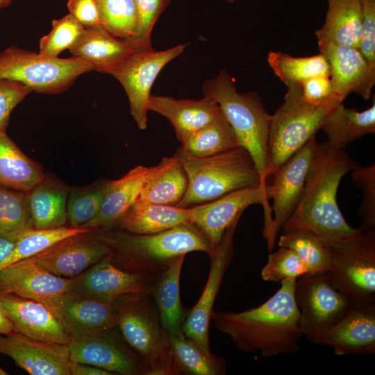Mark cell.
Instances as JSON below:
<instances>
[{"label": "cell", "instance_id": "1", "mask_svg": "<svg viewBox=\"0 0 375 375\" xmlns=\"http://www.w3.org/2000/svg\"><path fill=\"white\" fill-rule=\"evenodd\" d=\"M296 281L282 280L278 290L258 307L212 311L215 328L244 352H260L265 358L297 353L303 333L294 298Z\"/></svg>", "mask_w": 375, "mask_h": 375}, {"label": "cell", "instance_id": "2", "mask_svg": "<svg viewBox=\"0 0 375 375\" xmlns=\"http://www.w3.org/2000/svg\"><path fill=\"white\" fill-rule=\"evenodd\" d=\"M355 162L344 149L317 142L300 199L281 228L303 229L331 238L358 232L346 222L336 200L340 183Z\"/></svg>", "mask_w": 375, "mask_h": 375}, {"label": "cell", "instance_id": "3", "mask_svg": "<svg viewBox=\"0 0 375 375\" xmlns=\"http://www.w3.org/2000/svg\"><path fill=\"white\" fill-rule=\"evenodd\" d=\"M97 237L112 250V261L118 260L122 269L158 274L177 258L192 251L213 250L199 230L190 222L151 234H133L120 230H102Z\"/></svg>", "mask_w": 375, "mask_h": 375}, {"label": "cell", "instance_id": "4", "mask_svg": "<svg viewBox=\"0 0 375 375\" xmlns=\"http://www.w3.org/2000/svg\"><path fill=\"white\" fill-rule=\"evenodd\" d=\"M204 97L213 99L219 105L236 134L241 147L251 155L266 187L269 165V115L260 97L254 92L240 93L233 79L222 69L202 86Z\"/></svg>", "mask_w": 375, "mask_h": 375}, {"label": "cell", "instance_id": "5", "mask_svg": "<svg viewBox=\"0 0 375 375\" xmlns=\"http://www.w3.org/2000/svg\"><path fill=\"white\" fill-rule=\"evenodd\" d=\"M117 326L144 366V375L181 374L169 333L164 328L150 293L130 294L113 303Z\"/></svg>", "mask_w": 375, "mask_h": 375}, {"label": "cell", "instance_id": "6", "mask_svg": "<svg viewBox=\"0 0 375 375\" xmlns=\"http://www.w3.org/2000/svg\"><path fill=\"white\" fill-rule=\"evenodd\" d=\"M175 155L188 180L185 194L177 207L191 208L260 184L255 163L242 147L204 158L188 156L178 149Z\"/></svg>", "mask_w": 375, "mask_h": 375}, {"label": "cell", "instance_id": "7", "mask_svg": "<svg viewBox=\"0 0 375 375\" xmlns=\"http://www.w3.org/2000/svg\"><path fill=\"white\" fill-rule=\"evenodd\" d=\"M287 88L283 103L271 115L267 176L316 135L326 116L341 103L310 105L302 99L297 84Z\"/></svg>", "mask_w": 375, "mask_h": 375}, {"label": "cell", "instance_id": "8", "mask_svg": "<svg viewBox=\"0 0 375 375\" xmlns=\"http://www.w3.org/2000/svg\"><path fill=\"white\" fill-rule=\"evenodd\" d=\"M331 260V279L353 303L375 300V229L340 237L319 236Z\"/></svg>", "mask_w": 375, "mask_h": 375}, {"label": "cell", "instance_id": "9", "mask_svg": "<svg viewBox=\"0 0 375 375\" xmlns=\"http://www.w3.org/2000/svg\"><path fill=\"white\" fill-rule=\"evenodd\" d=\"M93 70L90 62L75 56L49 57L15 47L0 53V78L19 82L40 93L62 92L80 75Z\"/></svg>", "mask_w": 375, "mask_h": 375}, {"label": "cell", "instance_id": "10", "mask_svg": "<svg viewBox=\"0 0 375 375\" xmlns=\"http://www.w3.org/2000/svg\"><path fill=\"white\" fill-rule=\"evenodd\" d=\"M294 298L303 335L315 344H319L322 336L353 304L333 284L329 272L299 276L295 283Z\"/></svg>", "mask_w": 375, "mask_h": 375}, {"label": "cell", "instance_id": "11", "mask_svg": "<svg viewBox=\"0 0 375 375\" xmlns=\"http://www.w3.org/2000/svg\"><path fill=\"white\" fill-rule=\"evenodd\" d=\"M188 46L181 44L167 50H135L109 74L117 79L128 96L130 113L138 127H147L151 89L162 69L181 55Z\"/></svg>", "mask_w": 375, "mask_h": 375}, {"label": "cell", "instance_id": "12", "mask_svg": "<svg viewBox=\"0 0 375 375\" xmlns=\"http://www.w3.org/2000/svg\"><path fill=\"white\" fill-rule=\"evenodd\" d=\"M253 204H261L265 212L263 235L271 226L272 209L265 188L260 184L235 190L213 201L190 208V222L205 237L213 252L226 230L239 220L245 209Z\"/></svg>", "mask_w": 375, "mask_h": 375}, {"label": "cell", "instance_id": "13", "mask_svg": "<svg viewBox=\"0 0 375 375\" xmlns=\"http://www.w3.org/2000/svg\"><path fill=\"white\" fill-rule=\"evenodd\" d=\"M317 143L316 135H314L272 174L274 176L272 183L266 185L267 197L268 200L273 199L271 209L274 217L265 237L269 251L274 249L280 230L292 215L300 199Z\"/></svg>", "mask_w": 375, "mask_h": 375}, {"label": "cell", "instance_id": "14", "mask_svg": "<svg viewBox=\"0 0 375 375\" xmlns=\"http://www.w3.org/2000/svg\"><path fill=\"white\" fill-rule=\"evenodd\" d=\"M0 294L39 301L53 312L75 292L73 278L56 276L26 258L0 270Z\"/></svg>", "mask_w": 375, "mask_h": 375}, {"label": "cell", "instance_id": "15", "mask_svg": "<svg viewBox=\"0 0 375 375\" xmlns=\"http://www.w3.org/2000/svg\"><path fill=\"white\" fill-rule=\"evenodd\" d=\"M115 328V327H114ZM109 330L70 336L67 344L71 361L90 365L114 374H144L143 362Z\"/></svg>", "mask_w": 375, "mask_h": 375}, {"label": "cell", "instance_id": "16", "mask_svg": "<svg viewBox=\"0 0 375 375\" xmlns=\"http://www.w3.org/2000/svg\"><path fill=\"white\" fill-rule=\"evenodd\" d=\"M239 220L226 230L219 245L210 256V269L206 285L197 303L186 313L182 325L185 335L207 351H210L209 327L212 308L224 273L233 258V236Z\"/></svg>", "mask_w": 375, "mask_h": 375}, {"label": "cell", "instance_id": "17", "mask_svg": "<svg viewBox=\"0 0 375 375\" xmlns=\"http://www.w3.org/2000/svg\"><path fill=\"white\" fill-rule=\"evenodd\" d=\"M157 275L122 269L112 262L110 254L92 265L79 278H73L74 291L113 303L126 294H151Z\"/></svg>", "mask_w": 375, "mask_h": 375}, {"label": "cell", "instance_id": "18", "mask_svg": "<svg viewBox=\"0 0 375 375\" xmlns=\"http://www.w3.org/2000/svg\"><path fill=\"white\" fill-rule=\"evenodd\" d=\"M175 159L174 155L162 158L156 165L135 166L120 178L111 181L99 212L82 228L93 231L112 228L124 213L139 199L146 184L168 169Z\"/></svg>", "mask_w": 375, "mask_h": 375}, {"label": "cell", "instance_id": "19", "mask_svg": "<svg viewBox=\"0 0 375 375\" xmlns=\"http://www.w3.org/2000/svg\"><path fill=\"white\" fill-rule=\"evenodd\" d=\"M0 353L31 375H70L67 344L35 340L15 331L0 335Z\"/></svg>", "mask_w": 375, "mask_h": 375}, {"label": "cell", "instance_id": "20", "mask_svg": "<svg viewBox=\"0 0 375 375\" xmlns=\"http://www.w3.org/2000/svg\"><path fill=\"white\" fill-rule=\"evenodd\" d=\"M318 47L329 64L330 78L338 99L343 102L352 92L369 99L375 83V70L359 49L332 42L318 43Z\"/></svg>", "mask_w": 375, "mask_h": 375}, {"label": "cell", "instance_id": "21", "mask_svg": "<svg viewBox=\"0 0 375 375\" xmlns=\"http://www.w3.org/2000/svg\"><path fill=\"white\" fill-rule=\"evenodd\" d=\"M337 355L375 353V300L353 304L320 338Z\"/></svg>", "mask_w": 375, "mask_h": 375}, {"label": "cell", "instance_id": "22", "mask_svg": "<svg viewBox=\"0 0 375 375\" xmlns=\"http://www.w3.org/2000/svg\"><path fill=\"white\" fill-rule=\"evenodd\" d=\"M84 234L62 240L28 258L56 276H76L112 253L108 245L97 236Z\"/></svg>", "mask_w": 375, "mask_h": 375}, {"label": "cell", "instance_id": "23", "mask_svg": "<svg viewBox=\"0 0 375 375\" xmlns=\"http://www.w3.org/2000/svg\"><path fill=\"white\" fill-rule=\"evenodd\" d=\"M0 307L15 331L44 342L67 344L70 335L53 310L42 303L11 294H0Z\"/></svg>", "mask_w": 375, "mask_h": 375}, {"label": "cell", "instance_id": "24", "mask_svg": "<svg viewBox=\"0 0 375 375\" xmlns=\"http://www.w3.org/2000/svg\"><path fill=\"white\" fill-rule=\"evenodd\" d=\"M148 110L165 117L173 126L178 140L209 124L221 112L217 103L209 97L192 100L151 95Z\"/></svg>", "mask_w": 375, "mask_h": 375}, {"label": "cell", "instance_id": "25", "mask_svg": "<svg viewBox=\"0 0 375 375\" xmlns=\"http://www.w3.org/2000/svg\"><path fill=\"white\" fill-rule=\"evenodd\" d=\"M53 312L70 336L96 333L117 326L114 304L90 297L80 298L74 294Z\"/></svg>", "mask_w": 375, "mask_h": 375}, {"label": "cell", "instance_id": "26", "mask_svg": "<svg viewBox=\"0 0 375 375\" xmlns=\"http://www.w3.org/2000/svg\"><path fill=\"white\" fill-rule=\"evenodd\" d=\"M135 51L128 42L114 36L101 25L85 28L69 49L73 56L88 61L94 70L107 74Z\"/></svg>", "mask_w": 375, "mask_h": 375}, {"label": "cell", "instance_id": "27", "mask_svg": "<svg viewBox=\"0 0 375 375\" xmlns=\"http://www.w3.org/2000/svg\"><path fill=\"white\" fill-rule=\"evenodd\" d=\"M188 222H190V208L160 205L138 199L114 227L133 234H151Z\"/></svg>", "mask_w": 375, "mask_h": 375}, {"label": "cell", "instance_id": "28", "mask_svg": "<svg viewBox=\"0 0 375 375\" xmlns=\"http://www.w3.org/2000/svg\"><path fill=\"white\" fill-rule=\"evenodd\" d=\"M69 190V187L45 175L26 192L33 228L51 229L65 226Z\"/></svg>", "mask_w": 375, "mask_h": 375}, {"label": "cell", "instance_id": "29", "mask_svg": "<svg viewBox=\"0 0 375 375\" xmlns=\"http://www.w3.org/2000/svg\"><path fill=\"white\" fill-rule=\"evenodd\" d=\"M362 19L361 0H328L325 23L315 31L318 43L332 42L358 49Z\"/></svg>", "mask_w": 375, "mask_h": 375}, {"label": "cell", "instance_id": "30", "mask_svg": "<svg viewBox=\"0 0 375 375\" xmlns=\"http://www.w3.org/2000/svg\"><path fill=\"white\" fill-rule=\"evenodd\" d=\"M319 130L326 135L327 142L337 149H344L353 140L374 133V100L371 107L362 112L340 103L326 116Z\"/></svg>", "mask_w": 375, "mask_h": 375}, {"label": "cell", "instance_id": "31", "mask_svg": "<svg viewBox=\"0 0 375 375\" xmlns=\"http://www.w3.org/2000/svg\"><path fill=\"white\" fill-rule=\"evenodd\" d=\"M185 256L174 260L159 273L155 280L151 295L164 328L172 333L182 328L186 313L180 299L179 283Z\"/></svg>", "mask_w": 375, "mask_h": 375}, {"label": "cell", "instance_id": "32", "mask_svg": "<svg viewBox=\"0 0 375 375\" xmlns=\"http://www.w3.org/2000/svg\"><path fill=\"white\" fill-rule=\"evenodd\" d=\"M44 176L42 168L20 150L6 131H0V185L26 192Z\"/></svg>", "mask_w": 375, "mask_h": 375}, {"label": "cell", "instance_id": "33", "mask_svg": "<svg viewBox=\"0 0 375 375\" xmlns=\"http://www.w3.org/2000/svg\"><path fill=\"white\" fill-rule=\"evenodd\" d=\"M179 141L181 145L178 149L195 158L208 157L241 147L236 134L222 112L213 121L185 135Z\"/></svg>", "mask_w": 375, "mask_h": 375}, {"label": "cell", "instance_id": "34", "mask_svg": "<svg viewBox=\"0 0 375 375\" xmlns=\"http://www.w3.org/2000/svg\"><path fill=\"white\" fill-rule=\"evenodd\" d=\"M175 360L181 374L223 375L226 362L220 356L207 351L187 338L182 328L169 333Z\"/></svg>", "mask_w": 375, "mask_h": 375}, {"label": "cell", "instance_id": "35", "mask_svg": "<svg viewBox=\"0 0 375 375\" xmlns=\"http://www.w3.org/2000/svg\"><path fill=\"white\" fill-rule=\"evenodd\" d=\"M279 247H287L296 252L304 264L307 274H320L331 270L327 248L320 237L303 229L283 230L278 240Z\"/></svg>", "mask_w": 375, "mask_h": 375}, {"label": "cell", "instance_id": "36", "mask_svg": "<svg viewBox=\"0 0 375 375\" xmlns=\"http://www.w3.org/2000/svg\"><path fill=\"white\" fill-rule=\"evenodd\" d=\"M267 62L274 74L287 86L298 84L311 77L330 76V67L322 53L296 57L280 51H271Z\"/></svg>", "mask_w": 375, "mask_h": 375}, {"label": "cell", "instance_id": "37", "mask_svg": "<svg viewBox=\"0 0 375 375\" xmlns=\"http://www.w3.org/2000/svg\"><path fill=\"white\" fill-rule=\"evenodd\" d=\"M92 231L90 228L72 226L27 230L17 237L12 252L0 263V270L15 262L35 256L62 240Z\"/></svg>", "mask_w": 375, "mask_h": 375}, {"label": "cell", "instance_id": "38", "mask_svg": "<svg viewBox=\"0 0 375 375\" xmlns=\"http://www.w3.org/2000/svg\"><path fill=\"white\" fill-rule=\"evenodd\" d=\"M188 185L187 174L176 156L174 162L168 169L146 184L138 199L156 204L177 206L185 194Z\"/></svg>", "mask_w": 375, "mask_h": 375}, {"label": "cell", "instance_id": "39", "mask_svg": "<svg viewBox=\"0 0 375 375\" xmlns=\"http://www.w3.org/2000/svg\"><path fill=\"white\" fill-rule=\"evenodd\" d=\"M110 181L101 179L85 187L69 188L67 219L72 227L82 228L97 215Z\"/></svg>", "mask_w": 375, "mask_h": 375}, {"label": "cell", "instance_id": "40", "mask_svg": "<svg viewBox=\"0 0 375 375\" xmlns=\"http://www.w3.org/2000/svg\"><path fill=\"white\" fill-rule=\"evenodd\" d=\"M33 228L26 192L0 185V235L17 238Z\"/></svg>", "mask_w": 375, "mask_h": 375}, {"label": "cell", "instance_id": "41", "mask_svg": "<svg viewBox=\"0 0 375 375\" xmlns=\"http://www.w3.org/2000/svg\"><path fill=\"white\" fill-rule=\"evenodd\" d=\"M101 25L114 36L131 41L137 27L134 0H97Z\"/></svg>", "mask_w": 375, "mask_h": 375}, {"label": "cell", "instance_id": "42", "mask_svg": "<svg viewBox=\"0 0 375 375\" xmlns=\"http://www.w3.org/2000/svg\"><path fill=\"white\" fill-rule=\"evenodd\" d=\"M85 27L70 13L52 21L51 32L40 40V51L56 58L65 49H70L78 41Z\"/></svg>", "mask_w": 375, "mask_h": 375}, {"label": "cell", "instance_id": "43", "mask_svg": "<svg viewBox=\"0 0 375 375\" xmlns=\"http://www.w3.org/2000/svg\"><path fill=\"white\" fill-rule=\"evenodd\" d=\"M307 269L294 251L287 247L270 253L260 275L265 281L281 282L285 278L297 279Z\"/></svg>", "mask_w": 375, "mask_h": 375}, {"label": "cell", "instance_id": "44", "mask_svg": "<svg viewBox=\"0 0 375 375\" xmlns=\"http://www.w3.org/2000/svg\"><path fill=\"white\" fill-rule=\"evenodd\" d=\"M137 12V27L128 42L135 50L152 49L151 33L161 13L171 0H134Z\"/></svg>", "mask_w": 375, "mask_h": 375}, {"label": "cell", "instance_id": "45", "mask_svg": "<svg viewBox=\"0 0 375 375\" xmlns=\"http://www.w3.org/2000/svg\"><path fill=\"white\" fill-rule=\"evenodd\" d=\"M350 172L353 183L363 192L359 209L362 219L359 229L362 231L375 229V165L361 167L355 162Z\"/></svg>", "mask_w": 375, "mask_h": 375}, {"label": "cell", "instance_id": "46", "mask_svg": "<svg viewBox=\"0 0 375 375\" xmlns=\"http://www.w3.org/2000/svg\"><path fill=\"white\" fill-rule=\"evenodd\" d=\"M302 99L313 106L342 103L335 97L330 76H317L297 84Z\"/></svg>", "mask_w": 375, "mask_h": 375}, {"label": "cell", "instance_id": "47", "mask_svg": "<svg viewBox=\"0 0 375 375\" xmlns=\"http://www.w3.org/2000/svg\"><path fill=\"white\" fill-rule=\"evenodd\" d=\"M31 91L19 82L0 78V131H6L11 112Z\"/></svg>", "mask_w": 375, "mask_h": 375}, {"label": "cell", "instance_id": "48", "mask_svg": "<svg viewBox=\"0 0 375 375\" xmlns=\"http://www.w3.org/2000/svg\"><path fill=\"white\" fill-rule=\"evenodd\" d=\"M362 1V33L358 47L369 66L375 70V0Z\"/></svg>", "mask_w": 375, "mask_h": 375}, {"label": "cell", "instance_id": "49", "mask_svg": "<svg viewBox=\"0 0 375 375\" xmlns=\"http://www.w3.org/2000/svg\"><path fill=\"white\" fill-rule=\"evenodd\" d=\"M67 8L84 27L101 25L97 0H69Z\"/></svg>", "mask_w": 375, "mask_h": 375}, {"label": "cell", "instance_id": "50", "mask_svg": "<svg viewBox=\"0 0 375 375\" xmlns=\"http://www.w3.org/2000/svg\"><path fill=\"white\" fill-rule=\"evenodd\" d=\"M70 375H111L112 373L90 365L71 361L69 365Z\"/></svg>", "mask_w": 375, "mask_h": 375}, {"label": "cell", "instance_id": "51", "mask_svg": "<svg viewBox=\"0 0 375 375\" xmlns=\"http://www.w3.org/2000/svg\"><path fill=\"white\" fill-rule=\"evenodd\" d=\"M17 238L0 235V263L5 260L15 247Z\"/></svg>", "mask_w": 375, "mask_h": 375}, {"label": "cell", "instance_id": "52", "mask_svg": "<svg viewBox=\"0 0 375 375\" xmlns=\"http://www.w3.org/2000/svg\"><path fill=\"white\" fill-rule=\"evenodd\" d=\"M15 332L11 321L0 307V335H8Z\"/></svg>", "mask_w": 375, "mask_h": 375}, {"label": "cell", "instance_id": "53", "mask_svg": "<svg viewBox=\"0 0 375 375\" xmlns=\"http://www.w3.org/2000/svg\"><path fill=\"white\" fill-rule=\"evenodd\" d=\"M12 1V0H0V8L7 6Z\"/></svg>", "mask_w": 375, "mask_h": 375}, {"label": "cell", "instance_id": "54", "mask_svg": "<svg viewBox=\"0 0 375 375\" xmlns=\"http://www.w3.org/2000/svg\"><path fill=\"white\" fill-rule=\"evenodd\" d=\"M8 373L0 367V375H6Z\"/></svg>", "mask_w": 375, "mask_h": 375}, {"label": "cell", "instance_id": "55", "mask_svg": "<svg viewBox=\"0 0 375 375\" xmlns=\"http://www.w3.org/2000/svg\"><path fill=\"white\" fill-rule=\"evenodd\" d=\"M225 1H228L229 3H233V2L236 1L237 0H225Z\"/></svg>", "mask_w": 375, "mask_h": 375}]
</instances>
